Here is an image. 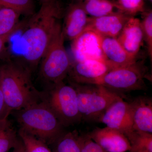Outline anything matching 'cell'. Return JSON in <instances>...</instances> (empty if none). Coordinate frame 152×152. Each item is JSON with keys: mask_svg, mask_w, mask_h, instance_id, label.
Segmentation results:
<instances>
[{"mask_svg": "<svg viewBox=\"0 0 152 152\" xmlns=\"http://www.w3.org/2000/svg\"><path fill=\"white\" fill-rule=\"evenodd\" d=\"M37 12L26 22L21 40L23 56L31 70L41 59L56 31L61 24L62 9L57 0H44Z\"/></svg>", "mask_w": 152, "mask_h": 152, "instance_id": "cell-1", "label": "cell"}, {"mask_svg": "<svg viewBox=\"0 0 152 152\" xmlns=\"http://www.w3.org/2000/svg\"><path fill=\"white\" fill-rule=\"evenodd\" d=\"M31 70L26 64L9 61L0 66V88L11 112L42 100V91L34 87Z\"/></svg>", "mask_w": 152, "mask_h": 152, "instance_id": "cell-2", "label": "cell"}, {"mask_svg": "<svg viewBox=\"0 0 152 152\" xmlns=\"http://www.w3.org/2000/svg\"><path fill=\"white\" fill-rule=\"evenodd\" d=\"M15 112L19 129L48 145H51L64 132V127L43 101Z\"/></svg>", "mask_w": 152, "mask_h": 152, "instance_id": "cell-3", "label": "cell"}, {"mask_svg": "<svg viewBox=\"0 0 152 152\" xmlns=\"http://www.w3.org/2000/svg\"><path fill=\"white\" fill-rule=\"evenodd\" d=\"M75 90L82 120L99 122L112 104L121 99L116 92L101 85L80 84L70 82Z\"/></svg>", "mask_w": 152, "mask_h": 152, "instance_id": "cell-4", "label": "cell"}, {"mask_svg": "<svg viewBox=\"0 0 152 152\" xmlns=\"http://www.w3.org/2000/svg\"><path fill=\"white\" fill-rule=\"evenodd\" d=\"M42 101L48 105L64 127L73 126L82 121L77 93L64 81L50 85L42 91Z\"/></svg>", "mask_w": 152, "mask_h": 152, "instance_id": "cell-5", "label": "cell"}, {"mask_svg": "<svg viewBox=\"0 0 152 152\" xmlns=\"http://www.w3.org/2000/svg\"><path fill=\"white\" fill-rule=\"evenodd\" d=\"M65 40L61 24L40 61V75L50 85L63 82L70 68L71 62L65 48Z\"/></svg>", "mask_w": 152, "mask_h": 152, "instance_id": "cell-6", "label": "cell"}, {"mask_svg": "<svg viewBox=\"0 0 152 152\" xmlns=\"http://www.w3.org/2000/svg\"><path fill=\"white\" fill-rule=\"evenodd\" d=\"M146 72L143 62L136 61L129 65L110 70L98 79L95 85H101L112 91L143 90L146 88L144 79Z\"/></svg>", "mask_w": 152, "mask_h": 152, "instance_id": "cell-7", "label": "cell"}, {"mask_svg": "<svg viewBox=\"0 0 152 152\" xmlns=\"http://www.w3.org/2000/svg\"><path fill=\"white\" fill-rule=\"evenodd\" d=\"M99 122L107 127L119 131L129 139L134 132L130 107L122 98L112 104L101 116Z\"/></svg>", "mask_w": 152, "mask_h": 152, "instance_id": "cell-8", "label": "cell"}, {"mask_svg": "<svg viewBox=\"0 0 152 152\" xmlns=\"http://www.w3.org/2000/svg\"><path fill=\"white\" fill-rule=\"evenodd\" d=\"M110 70L104 61L97 59L75 61L68 75L70 82L80 84L95 85L98 79Z\"/></svg>", "mask_w": 152, "mask_h": 152, "instance_id": "cell-9", "label": "cell"}, {"mask_svg": "<svg viewBox=\"0 0 152 152\" xmlns=\"http://www.w3.org/2000/svg\"><path fill=\"white\" fill-rule=\"evenodd\" d=\"M99 36L104 60L110 70L129 65L137 61V56L127 51L117 38Z\"/></svg>", "mask_w": 152, "mask_h": 152, "instance_id": "cell-10", "label": "cell"}, {"mask_svg": "<svg viewBox=\"0 0 152 152\" xmlns=\"http://www.w3.org/2000/svg\"><path fill=\"white\" fill-rule=\"evenodd\" d=\"M131 16L121 11L110 15L90 18L86 31H91L98 35L117 38Z\"/></svg>", "mask_w": 152, "mask_h": 152, "instance_id": "cell-11", "label": "cell"}, {"mask_svg": "<svg viewBox=\"0 0 152 152\" xmlns=\"http://www.w3.org/2000/svg\"><path fill=\"white\" fill-rule=\"evenodd\" d=\"M62 26L65 39L73 41L84 32L89 17L83 8L81 2H73L68 7Z\"/></svg>", "mask_w": 152, "mask_h": 152, "instance_id": "cell-12", "label": "cell"}, {"mask_svg": "<svg viewBox=\"0 0 152 152\" xmlns=\"http://www.w3.org/2000/svg\"><path fill=\"white\" fill-rule=\"evenodd\" d=\"M88 136L107 152H129L131 149L130 142L124 134L107 127L97 128Z\"/></svg>", "mask_w": 152, "mask_h": 152, "instance_id": "cell-13", "label": "cell"}, {"mask_svg": "<svg viewBox=\"0 0 152 152\" xmlns=\"http://www.w3.org/2000/svg\"><path fill=\"white\" fill-rule=\"evenodd\" d=\"M72 42V50L75 61L97 59L104 61L99 36L96 34L91 31H85Z\"/></svg>", "mask_w": 152, "mask_h": 152, "instance_id": "cell-14", "label": "cell"}, {"mask_svg": "<svg viewBox=\"0 0 152 152\" xmlns=\"http://www.w3.org/2000/svg\"><path fill=\"white\" fill-rule=\"evenodd\" d=\"M134 130L152 134V101L139 96L129 103Z\"/></svg>", "mask_w": 152, "mask_h": 152, "instance_id": "cell-15", "label": "cell"}, {"mask_svg": "<svg viewBox=\"0 0 152 152\" xmlns=\"http://www.w3.org/2000/svg\"><path fill=\"white\" fill-rule=\"evenodd\" d=\"M117 39L127 51L137 56L144 41L140 20L131 17Z\"/></svg>", "mask_w": 152, "mask_h": 152, "instance_id": "cell-16", "label": "cell"}, {"mask_svg": "<svg viewBox=\"0 0 152 152\" xmlns=\"http://www.w3.org/2000/svg\"><path fill=\"white\" fill-rule=\"evenodd\" d=\"M81 3L90 18H99L121 11L116 0H90Z\"/></svg>", "mask_w": 152, "mask_h": 152, "instance_id": "cell-17", "label": "cell"}, {"mask_svg": "<svg viewBox=\"0 0 152 152\" xmlns=\"http://www.w3.org/2000/svg\"><path fill=\"white\" fill-rule=\"evenodd\" d=\"M83 137L77 131L64 132L51 145L53 152H81Z\"/></svg>", "mask_w": 152, "mask_h": 152, "instance_id": "cell-18", "label": "cell"}, {"mask_svg": "<svg viewBox=\"0 0 152 152\" xmlns=\"http://www.w3.org/2000/svg\"><path fill=\"white\" fill-rule=\"evenodd\" d=\"M20 15L12 9L0 7V36L19 31L24 26L26 22L19 23Z\"/></svg>", "mask_w": 152, "mask_h": 152, "instance_id": "cell-19", "label": "cell"}, {"mask_svg": "<svg viewBox=\"0 0 152 152\" xmlns=\"http://www.w3.org/2000/svg\"><path fill=\"white\" fill-rule=\"evenodd\" d=\"M20 138L8 118L0 120V152H8L18 143Z\"/></svg>", "mask_w": 152, "mask_h": 152, "instance_id": "cell-20", "label": "cell"}, {"mask_svg": "<svg viewBox=\"0 0 152 152\" xmlns=\"http://www.w3.org/2000/svg\"><path fill=\"white\" fill-rule=\"evenodd\" d=\"M128 140L131 145L129 152H152V134L135 131Z\"/></svg>", "mask_w": 152, "mask_h": 152, "instance_id": "cell-21", "label": "cell"}, {"mask_svg": "<svg viewBox=\"0 0 152 152\" xmlns=\"http://www.w3.org/2000/svg\"><path fill=\"white\" fill-rule=\"evenodd\" d=\"M18 134L23 144L26 152H53L47 144L36 137L20 129Z\"/></svg>", "mask_w": 152, "mask_h": 152, "instance_id": "cell-22", "label": "cell"}, {"mask_svg": "<svg viewBox=\"0 0 152 152\" xmlns=\"http://www.w3.org/2000/svg\"><path fill=\"white\" fill-rule=\"evenodd\" d=\"M141 24L144 41L145 42L148 54L152 58V11L151 10H145L142 13Z\"/></svg>", "mask_w": 152, "mask_h": 152, "instance_id": "cell-23", "label": "cell"}, {"mask_svg": "<svg viewBox=\"0 0 152 152\" xmlns=\"http://www.w3.org/2000/svg\"><path fill=\"white\" fill-rule=\"evenodd\" d=\"M122 12L134 17L145 10V0H116Z\"/></svg>", "mask_w": 152, "mask_h": 152, "instance_id": "cell-24", "label": "cell"}, {"mask_svg": "<svg viewBox=\"0 0 152 152\" xmlns=\"http://www.w3.org/2000/svg\"><path fill=\"white\" fill-rule=\"evenodd\" d=\"M0 7L12 9L20 14L29 15L34 8L33 0H0Z\"/></svg>", "mask_w": 152, "mask_h": 152, "instance_id": "cell-25", "label": "cell"}, {"mask_svg": "<svg viewBox=\"0 0 152 152\" xmlns=\"http://www.w3.org/2000/svg\"><path fill=\"white\" fill-rule=\"evenodd\" d=\"M81 152H107L89 137L87 135L83 137Z\"/></svg>", "mask_w": 152, "mask_h": 152, "instance_id": "cell-26", "label": "cell"}, {"mask_svg": "<svg viewBox=\"0 0 152 152\" xmlns=\"http://www.w3.org/2000/svg\"><path fill=\"white\" fill-rule=\"evenodd\" d=\"M11 113V112L6 105L2 92L0 88V120L8 118Z\"/></svg>", "mask_w": 152, "mask_h": 152, "instance_id": "cell-27", "label": "cell"}, {"mask_svg": "<svg viewBox=\"0 0 152 152\" xmlns=\"http://www.w3.org/2000/svg\"><path fill=\"white\" fill-rule=\"evenodd\" d=\"M18 31H14L7 34L0 36V56L5 50L6 44L10 40L11 37Z\"/></svg>", "mask_w": 152, "mask_h": 152, "instance_id": "cell-28", "label": "cell"}, {"mask_svg": "<svg viewBox=\"0 0 152 152\" xmlns=\"http://www.w3.org/2000/svg\"><path fill=\"white\" fill-rule=\"evenodd\" d=\"M12 152H26L23 144L20 138L18 143L17 144V145L13 149Z\"/></svg>", "mask_w": 152, "mask_h": 152, "instance_id": "cell-29", "label": "cell"}, {"mask_svg": "<svg viewBox=\"0 0 152 152\" xmlns=\"http://www.w3.org/2000/svg\"><path fill=\"white\" fill-rule=\"evenodd\" d=\"M88 1H90V0H73V1L77 2H83Z\"/></svg>", "mask_w": 152, "mask_h": 152, "instance_id": "cell-30", "label": "cell"}, {"mask_svg": "<svg viewBox=\"0 0 152 152\" xmlns=\"http://www.w3.org/2000/svg\"><path fill=\"white\" fill-rule=\"evenodd\" d=\"M150 1L152 2V0H149Z\"/></svg>", "mask_w": 152, "mask_h": 152, "instance_id": "cell-31", "label": "cell"}, {"mask_svg": "<svg viewBox=\"0 0 152 152\" xmlns=\"http://www.w3.org/2000/svg\"><path fill=\"white\" fill-rule=\"evenodd\" d=\"M40 1H43V0H40Z\"/></svg>", "mask_w": 152, "mask_h": 152, "instance_id": "cell-32", "label": "cell"}]
</instances>
